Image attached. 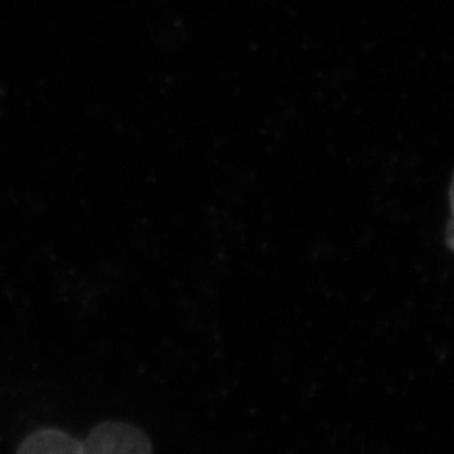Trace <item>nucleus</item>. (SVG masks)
Segmentation results:
<instances>
[{"mask_svg":"<svg viewBox=\"0 0 454 454\" xmlns=\"http://www.w3.org/2000/svg\"><path fill=\"white\" fill-rule=\"evenodd\" d=\"M82 454H153L142 429L125 422H103L82 442Z\"/></svg>","mask_w":454,"mask_h":454,"instance_id":"f257e3e1","label":"nucleus"},{"mask_svg":"<svg viewBox=\"0 0 454 454\" xmlns=\"http://www.w3.org/2000/svg\"><path fill=\"white\" fill-rule=\"evenodd\" d=\"M17 454H82V442L60 429H40L20 444Z\"/></svg>","mask_w":454,"mask_h":454,"instance_id":"f03ea898","label":"nucleus"}]
</instances>
